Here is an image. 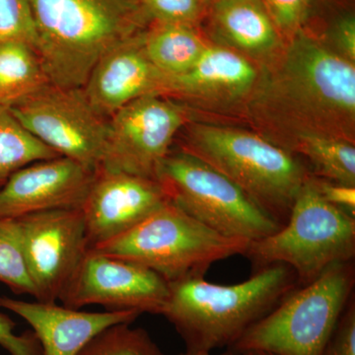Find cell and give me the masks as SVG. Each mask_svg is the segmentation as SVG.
Segmentation results:
<instances>
[{
	"label": "cell",
	"instance_id": "6da1fadb",
	"mask_svg": "<svg viewBox=\"0 0 355 355\" xmlns=\"http://www.w3.org/2000/svg\"><path fill=\"white\" fill-rule=\"evenodd\" d=\"M37 53L53 85L83 88L114 46L148 29L137 0H30Z\"/></svg>",
	"mask_w": 355,
	"mask_h": 355
},
{
	"label": "cell",
	"instance_id": "7a4b0ae2",
	"mask_svg": "<svg viewBox=\"0 0 355 355\" xmlns=\"http://www.w3.org/2000/svg\"><path fill=\"white\" fill-rule=\"evenodd\" d=\"M161 315L175 327L188 350L210 352L233 345L298 286L284 263L256 270L240 284L221 286L203 277L168 282Z\"/></svg>",
	"mask_w": 355,
	"mask_h": 355
},
{
	"label": "cell",
	"instance_id": "3957f363",
	"mask_svg": "<svg viewBox=\"0 0 355 355\" xmlns=\"http://www.w3.org/2000/svg\"><path fill=\"white\" fill-rule=\"evenodd\" d=\"M263 98L277 114L299 125V135L316 133L354 142V64L302 32L291 40Z\"/></svg>",
	"mask_w": 355,
	"mask_h": 355
},
{
	"label": "cell",
	"instance_id": "277c9868",
	"mask_svg": "<svg viewBox=\"0 0 355 355\" xmlns=\"http://www.w3.org/2000/svg\"><path fill=\"white\" fill-rule=\"evenodd\" d=\"M183 151L228 178L282 226L311 176L284 147L237 128L195 125Z\"/></svg>",
	"mask_w": 355,
	"mask_h": 355
},
{
	"label": "cell",
	"instance_id": "5b68a950",
	"mask_svg": "<svg viewBox=\"0 0 355 355\" xmlns=\"http://www.w3.org/2000/svg\"><path fill=\"white\" fill-rule=\"evenodd\" d=\"M354 261L335 263L298 286L231 347L233 352L322 355L354 297Z\"/></svg>",
	"mask_w": 355,
	"mask_h": 355
},
{
	"label": "cell",
	"instance_id": "8992f818",
	"mask_svg": "<svg viewBox=\"0 0 355 355\" xmlns=\"http://www.w3.org/2000/svg\"><path fill=\"white\" fill-rule=\"evenodd\" d=\"M250 242L225 237L171 202L94 251L133 261L168 282L203 277L216 261L246 253Z\"/></svg>",
	"mask_w": 355,
	"mask_h": 355
},
{
	"label": "cell",
	"instance_id": "52a82bcc",
	"mask_svg": "<svg viewBox=\"0 0 355 355\" xmlns=\"http://www.w3.org/2000/svg\"><path fill=\"white\" fill-rule=\"evenodd\" d=\"M256 270L284 263L305 286L331 266L354 260L355 216L327 202L312 176L299 191L284 225L251 242L244 254Z\"/></svg>",
	"mask_w": 355,
	"mask_h": 355
},
{
	"label": "cell",
	"instance_id": "ba28073f",
	"mask_svg": "<svg viewBox=\"0 0 355 355\" xmlns=\"http://www.w3.org/2000/svg\"><path fill=\"white\" fill-rule=\"evenodd\" d=\"M156 180L170 202L225 237L251 243L282 227L237 184L183 150L166 156Z\"/></svg>",
	"mask_w": 355,
	"mask_h": 355
},
{
	"label": "cell",
	"instance_id": "9c48e42d",
	"mask_svg": "<svg viewBox=\"0 0 355 355\" xmlns=\"http://www.w3.org/2000/svg\"><path fill=\"white\" fill-rule=\"evenodd\" d=\"M9 110L28 132L62 157L93 171L101 164L109 120L93 109L83 88L49 83Z\"/></svg>",
	"mask_w": 355,
	"mask_h": 355
},
{
	"label": "cell",
	"instance_id": "30bf717a",
	"mask_svg": "<svg viewBox=\"0 0 355 355\" xmlns=\"http://www.w3.org/2000/svg\"><path fill=\"white\" fill-rule=\"evenodd\" d=\"M19 245L37 301L55 303L88 250L81 209L7 218Z\"/></svg>",
	"mask_w": 355,
	"mask_h": 355
},
{
	"label": "cell",
	"instance_id": "8fae6325",
	"mask_svg": "<svg viewBox=\"0 0 355 355\" xmlns=\"http://www.w3.org/2000/svg\"><path fill=\"white\" fill-rule=\"evenodd\" d=\"M186 121L183 107L163 96L149 95L130 102L109 119L100 165L156 180L173 139Z\"/></svg>",
	"mask_w": 355,
	"mask_h": 355
},
{
	"label": "cell",
	"instance_id": "7c38bea8",
	"mask_svg": "<svg viewBox=\"0 0 355 355\" xmlns=\"http://www.w3.org/2000/svg\"><path fill=\"white\" fill-rule=\"evenodd\" d=\"M168 295L169 284L153 270L87 250L58 300L73 309L101 305L107 311L161 315Z\"/></svg>",
	"mask_w": 355,
	"mask_h": 355
},
{
	"label": "cell",
	"instance_id": "4fadbf2b",
	"mask_svg": "<svg viewBox=\"0 0 355 355\" xmlns=\"http://www.w3.org/2000/svg\"><path fill=\"white\" fill-rule=\"evenodd\" d=\"M168 202L157 180L98 166L81 207L88 250L128 232Z\"/></svg>",
	"mask_w": 355,
	"mask_h": 355
},
{
	"label": "cell",
	"instance_id": "5bb4252c",
	"mask_svg": "<svg viewBox=\"0 0 355 355\" xmlns=\"http://www.w3.org/2000/svg\"><path fill=\"white\" fill-rule=\"evenodd\" d=\"M94 172L62 156L25 166L0 188V218L81 209Z\"/></svg>",
	"mask_w": 355,
	"mask_h": 355
},
{
	"label": "cell",
	"instance_id": "9a60e30c",
	"mask_svg": "<svg viewBox=\"0 0 355 355\" xmlns=\"http://www.w3.org/2000/svg\"><path fill=\"white\" fill-rule=\"evenodd\" d=\"M146 32L105 53L83 87L93 109L108 120L139 98L169 94V77L154 67L144 51Z\"/></svg>",
	"mask_w": 355,
	"mask_h": 355
},
{
	"label": "cell",
	"instance_id": "2e32d148",
	"mask_svg": "<svg viewBox=\"0 0 355 355\" xmlns=\"http://www.w3.org/2000/svg\"><path fill=\"white\" fill-rule=\"evenodd\" d=\"M0 308L11 311L31 326L42 355H77L100 331L114 324H132L141 315L137 311L84 312L57 302H28L7 296H0Z\"/></svg>",
	"mask_w": 355,
	"mask_h": 355
},
{
	"label": "cell",
	"instance_id": "e0dca14e",
	"mask_svg": "<svg viewBox=\"0 0 355 355\" xmlns=\"http://www.w3.org/2000/svg\"><path fill=\"white\" fill-rule=\"evenodd\" d=\"M169 77V95L205 101L230 102L249 94L258 71L237 51L207 44L190 69Z\"/></svg>",
	"mask_w": 355,
	"mask_h": 355
},
{
	"label": "cell",
	"instance_id": "ac0fdd59",
	"mask_svg": "<svg viewBox=\"0 0 355 355\" xmlns=\"http://www.w3.org/2000/svg\"><path fill=\"white\" fill-rule=\"evenodd\" d=\"M212 17L222 38L250 57H268L280 46V34L263 0H214Z\"/></svg>",
	"mask_w": 355,
	"mask_h": 355
},
{
	"label": "cell",
	"instance_id": "d6986e66",
	"mask_svg": "<svg viewBox=\"0 0 355 355\" xmlns=\"http://www.w3.org/2000/svg\"><path fill=\"white\" fill-rule=\"evenodd\" d=\"M207 46L189 25L155 23L146 30L144 38L147 58L168 76H180L190 69Z\"/></svg>",
	"mask_w": 355,
	"mask_h": 355
},
{
	"label": "cell",
	"instance_id": "ffe728a7",
	"mask_svg": "<svg viewBox=\"0 0 355 355\" xmlns=\"http://www.w3.org/2000/svg\"><path fill=\"white\" fill-rule=\"evenodd\" d=\"M49 83L33 46L17 41L0 43V106L11 108Z\"/></svg>",
	"mask_w": 355,
	"mask_h": 355
},
{
	"label": "cell",
	"instance_id": "44dd1931",
	"mask_svg": "<svg viewBox=\"0 0 355 355\" xmlns=\"http://www.w3.org/2000/svg\"><path fill=\"white\" fill-rule=\"evenodd\" d=\"M293 149L310 161L318 178L355 187L354 142L331 135L301 133L295 135Z\"/></svg>",
	"mask_w": 355,
	"mask_h": 355
},
{
	"label": "cell",
	"instance_id": "7402d4cb",
	"mask_svg": "<svg viewBox=\"0 0 355 355\" xmlns=\"http://www.w3.org/2000/svg\"><path fill=\"white\" fill-rule=\"evenodd\" d=\"M60 156L28 132L9 108L0 106V188L21 168Z\"/></svg>",
	"mask_w": 355,
	"mask_h": 355
},
{
	"label": "cell",
	"instance_id": "603a6c76",
	"mask_svg": "<svg viewBox=\"0 0 355 355\" xmlns=\"http://www.w3.org/2000/svg\"><path fill=\"white\" fill-rule=\"evenodd\" d=\"M77 355H165L162 350L141 328L132 324H114L105 329Z\"/></svg>",
	"mask_w": 355,
	"mask_h": 355
},
{
	"label": "cell",
	"instance_id": "cb8c5ba5",
	"mask_svg": "<svg viewBox=\"0 0 355 355\" xmlns=\"http://www.w3.org/2000/svg\"><path fill=\"white\" fill-rule=\"evenodd\" d=\"M0 282L16 295L36 297V289L7 218H0Z\"/></svg>",
	"mask_w": 355,
	"mask_h": 355
},
{
	"label": "cell",
	"instance_id": "d4e9b609",
	"mask_svg": "<svg viewBox=\"0 0 355 355\" xmlns=\"http://www.w3.org/2000/svg\"><path fill=\"white\" fill-rule=\"evenodd\" d=\"M7 41L23 42L36 50L38 34L30 0H0V43Z\"/></svg>",
	"mask_w": 355,
	"mask_h": 355
},
{
	"label": "cell",
	"instance_id": "484cf974",
	"mask_svg": "<svg viewBox=\"0 0 355 355\" xmlns=\"http://www.w3.org/2000/svg\"><path fill=\"white\" fill-rule=\"evenodd\" d=\"M151 22L191 26L200 18L205 0H137Z\"/></svg>",
	"mask_w": 355,
	"mask_h": 355
},
{
	"label": "cell",
	"instance_id": "4316f807",
	"mask_svg": "<svg viewBox=\"0 0 355 355\" xmlns=\"http://www.w3.org/2000/svg\"><path fill=\"white\" fill-rule=\"evenodd\" d=\"M263 2L279 34L291 40L301 32L312 0H263Z\"/></svg>",
	"mask_w": 355,
	"mask_h": 355
},
{
	"label": "cell",
	"instance_id": "83f0119b",
	"mask_svg": "<svg viewBox=\"0 0 355 355\" xmlns=\"http://www.w3.org/2000/svg\"><path fill=\"white\" fill-rule=\"evenodd\" d=\"M16 323L0 312V347L10 355H42V347L34 331L16 335Z\"/></svg>",
	"mask_w": 355,
	"mask_h": 355
},
{
	"label": "cell",
	"instance_id": "f1b7e54d",
	"mask_svg": "<svg viewBox=\"0 0 355 355\" xmlns=\"http://www.w3.org/2000/svg\"><path fill=\"white\" fill-rule=\"evenodd\" d=\"M322 355H355V301L350 300Z\"/></svg>",
	"mask_w": 355,
	"mask_h": 355
},
{
	"label": "cell",
	"instance_id": "f546056e",
	"mask_svg": "<svg viewBox=\"0 0 355 355\" xmlns=\"http://www.w3.org/2000/svg\"><path fill=\"white\" fill-rule=\"evenodd\" d=\"M312 182L327 202L355 216V187L312 177Z\"/></svg>",
	"mask_w": 355,
	"mask_h": 355
},
{
	"label": "cell",
	"instance_id": "4dcf8cb0",
	"mask_svg": "<svg viewBox=\"0 0 355 355\" xmlns=\"http://www.w3.org/2000/svg\"><path fill=\"white\" fill-rule=\"evenodd\" d=\"M331 41L336 53L355 64V19L354 15L343 16L331 29Z\"/></svg>",
	"mask_w": 355,
	"mask_h": 355
},
{
	"label": "cell",
	"instance_id": "1f68e13d",
	"mask_svg": "<svg viewBox=\"0 0 355 355\" xmlns=\"http://www.w3.org/2000/svg\"><path fill=\"white\" fill-rule=\"evenodd\" d=\"M178 355H214L210 352H205V350H188L187 349L186 352L184 354H178ZM222 355H248V354H242V352H228V354H222Z\"/></svg>",
	"mask_w": 355,
	"mask_h": 355
},
{
	"label": "cell",
	"instance_id": "d6a6232c",
	"mask_svg": "<svg viewBox=\"0 0 355 355\" xmlns=\"http://www.w3.org/2000/svg\"><path fill=\"white\" fill-rule=\"evenodd\" d=\"M245 354H248V355H273V354H268V352H245Z\"/></svg>",
	"mask_w": 355,
	"mask_h": 355
}]
</instances>
